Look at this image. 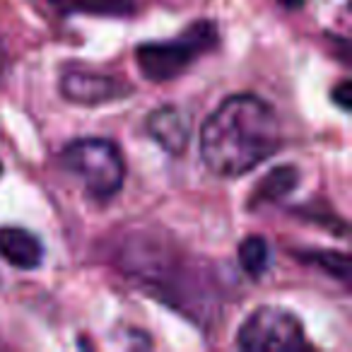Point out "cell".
Wrapping results in <instances>:
<instances>
[{"instance_id":"obj_5","label":"cell","mask_w":352,"mask_h":352,"mask_svg":"<svg viewBox=\"0 0 352 352\" xmlns=\"http://www.w3.org/2000/svg\"><path fill=\"white\" fill-rule=\"evenodd\" d=\"M133 89L123 80L109 78V75L87 73V70H70L60 78V94L73 104L97 107L113 99L128 97Z\"/></svg>"},{"instance_id":"obj_6","label":"cell","mask_w":352,"mask_h":352,"mask_svg":"<svg viewBox=\"0 0 352 352\" xmlns=\"http://www.w3.org/2000/svg\"><path fill=\"white\" fill-rule=\"evenodd\" d=\"M147 133L169 155H182L191 140V121L179 107H162L147 118Z\"/></svg>"},{"instance_id":"obj_14","label":"cell","mask_w":352,"mask_h":352,"mask_svg":"<svg viewBox=\"0 0 352 352\" xmlns=\"http://www.w3.org/2000/svg\"><path fill=\"white\" fill-rule=\"evenodd\" d=\"M0 174H3V164H0Z\"/></svg>"},{"instance_id":"obj_10","label":"cell","mask_w":352,"mask_h":352,"mask_svg":"<svg viewBox=\"0 0 352 352\" xmlns=\"http://www.w3.org/2000/svg\"><path fill=\"white\" fill-rule=\"evenodd\" d=\"M239 263L251 278H261L270 265V246L263 236H249L239 244Z\"/></svg>"},{"instance_id":"obj_4","label":"cell","mask_w":352,"mask_h":352,"mask_svg":"<svg viewBox=\"0 0 352 352\" xmlns=\"http://www.w3.org/2000/svg\"><path fill=\"white\" fill-rule=\"evenodd\" d=\"M236 342L249 352H297L309 347L302 321L278 307L254 309L241 323Z\"/></svg>"},{"instance_id":"obj_9","label":"cell","mask_w":352,"mask_h":352,"mask_svg":"<svg viewBox=\"0 0 352 352\" xmlns=\"http://www.w3.org/2000/svg\"><path fill=\"white\" fill-rule=\"evenodd\" d=\"M60 12H82L102 17H128L135 12V0H49Z\"/></svg>"},{"instance_id":"obj_8","label":"cell","mask_w":352,"mask_h":352,"mask_svg":"<svg viewBox=\"0 0 352 352\" xmlns=\"http://www.w3.org/2000/svg\"><path fill=\"white\" fill-rule=\"evenodd\" d=\"M299 184V171L294 166H278L273 169L263 182L258 184V188L251 196V208H261L265 203H275L280 198H285L289 191H294V186Z\"/></svg>"},{"instance_id":"obj_1","label":"cell","mask_w":352,"mask_h":352,"mask_svg":"<svg viewBox=\"0 0 352 352\" xmlns=\"http://www.w3.org/2000/svg\"><path fill=\"white\" fill-rule=\"evenodd\" d=\"M280 121L256 94L227 97L201 128V157L217 176L249 174L280 150Z\"/></svg>"},{"instance_id":"obj_7","label":"cell","mask_w":352,"mask_h":352,"mask_svg":"<svg viewBox=\"0 0 352 352\" xmlns=\"http://www.w3.org/2000/svg\"><path fill=\"white\" fill-rule=\"evenodd\" d=\"M0 258L12 268L34 270L44 261V246L32 232L22 227H3L0 230Z\"/></svg>"},{"instance_id":"obj_11","label":"cell","mask_w":352,"mask_h":352,"mask_svg":"<svg viewBox=\"0 0 352 352\" xmlns=\"http://www.w3.org/2000/svg\"><path fill=\"white\" fill-rule=\"evenodd\" d=\"M299 258L318 265V268L326 270L331 278L340 280V283L350 280V258L345 254H340V251H304Z\"/></svg>"},{"instance_id":"obj_12","label":"cell","mask_w":352,"mask_h":352,"mask_svg":"<svg viewBox=\"0 0 352 352\" xmlns=\"http://www.w3.org/2000/svg\"><path fill=\"white\" fill-rule=\"evenodd\" d=\"M333 102H336L342 111H347V109H350V102H352V82H350V80H342V82L333 89Z\"/></svg>"},{"instance_id":"obj_13","label":"cell","mask_w":352,"mask_h":352,"mask_svg":"<svg viewBox=\"0 0 352 352\" xmlns=\"http://www.w3.org/2000/svg\"><path fill=\"white\" fill-rule=\"evenodd\" d=\"M285 8H289V10H294V8H302V3L304 0H280Z\"/></svg>"},{"instance_id":"obj_3","label":"cell","mask_w":352,"mask_h":352,"mask_svg":"<svg viewBox=\"0 0 352 352\" xmlns=\"http://www.w3.org/2000/svg\"><path fill=\"white\" fill-rule=\"evenodd\" d=\"M217 46V27L208 20L193 22L182 36L169 41H150L135 49L138 70L152 82H169L188 65Z\"/></svg>"},{"instance_id":"obj_2","label":"cell","mask_w":352,"mask_h":352,"mask_svg":"<svg viewBox=\"0 0 352 352\" xmlns=\"http://www.w3.org/2000/svg\"><path fill=\"white\" fill-rule=\"evenodd\" d=\"M60 164L82 182L85 191L97 201H109L123 188L126 162L111 140L82 138L73 140L60 152Z\"/></svg>"}]
</instances>
